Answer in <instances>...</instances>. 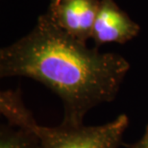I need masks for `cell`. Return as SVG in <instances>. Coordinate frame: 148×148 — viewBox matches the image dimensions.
<instances>
[{
	"instance_id": "obj_1",
	"label": "cell",
	"mask_w": 148,
	"mask_h": 148,
	"mask_svg": "<svg viewBox=\"0 0 148 148\" xmlns=\"http://www.w3.org/2000/svg\"><path fill=\"white\" fill-rule=\"evenodd\" d=\"M130 69L116 53L90 48L57 22L50 11L37 19L24 37L0 50V76L26 77L60 97L62 124L83 125L94 107L112 101Z\"/></svg>"
},
{
	"instance_id": "obj_2",
	"label": "cell",
	"mask_w": 148,
	"mask_h": 148,
	"mask_svg": "<svg viewBox=\"0 0 148 148\" xmlns=\"http://www.w3.org/2000/svg\"><path fill=\"white\" fill-rule=\"evenodd\" d=\"M9 124L33 131L40 148H118L129 125V117L119 114L114 120L97 126L57 127L40 125L25 106L12 114Z\"/></svg>"
},
{
	"instance_id": "obj_3",
	"label": "cell",
	"mask_w": 148,
	"mask_h": 148,
	"mask_svg": "<svg viewBox=\"0 0 148 148\" xmlns=\"http://www.w3.org/2000/svg\"><path fill=\"white\" fill-rule=\"evenodd\" d=\"M140 33V26L130 18L114 0H100V7L90 38L97 44L123 43Z\"/></svg>"
},
{
	"instance_id": "obj_4",
	"label": "cell",
	"mask_w": 148,
	"mask_h": 148,
	"mask_svg": "<svg viewBox=\"0 0 148 148\" xmlns=\"http://www.w3.org/2000/svg\"><path fill=\"white\" fill-rule=\"evenodd\" d=\"M0 148H40V145L33 131L8 124L1 127Z\"/></svg>"
},
{
	"instance_id": "obj_5",
	"label": "cell",
	"mask_w": 148,
	"mask_h": 148,
	"mask_svg": "<svg viewBox=\"0 0 148 148\" xmlns=\"http://www.w3.org/2000/svg\"><path fill=\"white\" fill-rule=\"evenodd\" d=\"M129 148H148V125L145 129V132L140 140L130 145Z\"/></svg>"
}]
</instances>
